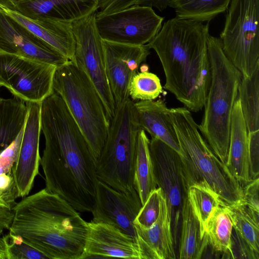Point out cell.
<instances>
[{
    "label": "cell",
    "mask_w": 259,
    "mask_h": 259,
    "mask_svg": "<svg viewBox=\"0 0 259 259\" xmlns=\"http://www.w3.org/2000/svg\"><path fill=\"white\" fill-rule=\"evenodd\" d=\"M45 146L40 164L46 189L76 210L91 212L96 201V159L62 98L56 92L41 102Z\"/></svg>",
    "instance_id": "cell-1"
},
{
    "label": "cell",
    "mask_w": 259,
    "mask_h": 259,
    "mask_svg": "<svg viewBox=\"0 0 259 259\" xmlns=\"http://www.w3.org/2000/svg\"><path fill=\"white\" fill-rule=\"evenodd\" d=\"M208 30V23L176 17L147 44L161 63L164 88L195 112L203 108L210 83Z\"/></svg>",
    "instance_id": "cell-2"
},
{
    "label": "cell",
    "mask_w": 259,
    "mask_h": 259,
    "mask_svg": "<svg viewBox=\"0 0 259 259\" xmlns=\"http://www.w3.org/2000/svg\"><path fill=\"white\" fill-rule=\"evenodd\" d=\"M9 233L49 259H80L88 222L65 200L46 188L14 205Z\"/></svg>",
    "instance_id": "cell-3"
},
{
    "label": "cell",
    "mask_w": 259,
    "mask_h": 259,
    "mask_svg": "<svg viewBox=\"0 0 259 259\" xmlns=\"http://www.w3.org/2000/svg\"><path fill=\"white\" fill-rule=\"evenodd\" d=\"M169 115L181 150L186 185H196L215 193L222 206L244 202L243 187L214 154L186 107L170 108Z\"/></svg>",
    "instance_id": "cell-4"
},
{
    "label": "cell",
    "mask_w": 259,
    "mask_h": 259,
    "mask_svg": "<svg viewBox=\"0 0 259 259\" xmlns=\"http://www.w3.org/2000/svg\"><path fill=\"white\" fill-rule=\"evenodd\" d=\"M207 45L211 80L198 128L216 156L225 164L231 115L242 75L225 55L220 38L209 34Z\"/></svg>",
    "instance_id": "cell-5"
},
{
    "label": "cell",
    "mask_w": 259,
    "mask_h": 259,
    "mask_svg": "<svg viewBox=\"0 0 259 259\" xmlns=\"http://www.w3.org/2000/svg\"><path fill=\"white\" fill-rule=\"evenodd\" d=\"M53 88L64 101L97 160L107 136L110 120L96 89L71 60L56 68Z\"/></svg>",
    "instance_id": "cell-6"
},
{
    "label": "cell",
    "mask_w": 259,
    "mask_h": 259,
    "mask_svg": "<svg viewBox=\"0 0 259 259\" xmlns=\"http://www.w3.org/2000/svg\"><path fill=\"white\" fill-rule=\"evenodd\" d=\"M140 128L134 101L129 97L116 107L107 136L96 160L99 180L124 192L135 189L134 171Z\"/></svg>",
    "instance_id": "cell-7"
},
{
    "label": "cell",
    "mask_w": 259,
    "mask_h": 259,
    "mask_svg": "<svg viewBox=\"0 0 259 259\" xmlns=\"http://www.w3.org/2000/svg\"><path fill=\"white\" fill-rule=\"evenodd\" d=\"M220 34L223 51L242 77L259 65V0H231Z\"/></svg>",
    "instance_id": "cell-8"
},
{
    "label": "cell",
    "mask_w": 259,
    "mask_h": 259,
    "mask_svg": "<svg viewBox=\"0 0 259 259\" xmlns=\"http://www.w3.org/2000/svg\"><path fill=\"white\" fill-rule=\"evenodd\" d=\"M96 12L72 22L75 50L71 61L94 85L110 121L116 106L106 76L102 39L96 25Z\"/></svg>",
    "instance_id": "cell-9"
},
{
    "label": "cell",
    "mask_w": 259,
    "mask_h": 259,
    "mask_svg": "<svg viewBox=\"0 0 259 259\" xmlns=\"http://www.w3.org/2000/svg\"><path fill=\"white\" fill-rule=\"evenodd\" d=\"M56 68L0 50V87L25 102H41L54 92Z\"/></svg>",
    "instance_id": "cell-10"
},
{
    "label": "cell",
    "mask_w": 259,
    "mask_h": 259,
    "mask_svg": "<svg viewBox=\"0 0 259 259\" xmlns=\"http://www.w3.org/2000/svg\"><path fill=\"white\" fill-rule=\"evenodd\" d=\"M163 19L151 7L134 5L109 14L96 16L95 22L103 40L143 45L149 43L158 34Z\"/></svg>",
    "instance_id": "cell-11"
},
{
    "label": "cell",
    "mask_w": 259,
    "mask_h": 259,
    "mask_svg": "<svg viewBox=\"0 0 259 259\" xmlns=\"http://www.w3.org/2000/svg\"><path fill=\"white\" fill-rule=\"evenodd\" d=\"M149 149L157 188L161 190L170 211L171 228L176 243L181 211L188 187L179 153L155 138H151Z\"/></svg>",
    "instance_id": "cell-12"
},
{
    "label": "cell",
    "mask_w": 259,
    "mask_h": 259,
    "mask_svg": "<svg viewBox=\"0 0 259 259\" xmlns=\"http://www.w3.org/2000/svg\"><path fill=\"white\" fill-rule=\"evenodd\" d=\"M105 71L116 107L129 98L128 87L150 53L148 45H131L102 39Z\"/></svg>",
    "instance_id": "cell-13"
},
{
    "label": "cell",
    "mask_w": 259,
    "mask_h": 259,
    "mask_svg": "<svg viewBox=\"0 0 259 259\" xmlns=\"http://www.w3.org/2000/svg\"><path fill=\"white\" fill-rule=\"evenodd\" d=\"M141 207L135 189L124 192L98 180L91 222L112 225L136 240L134 222Z\"/></svg>",
    "instance_id": "cell-14"
},
{
    "label": "cell",
    "mask_w": 259,
    "mask_h": 259,
    "mask_svg": "<svg viewBox=\"0 0 259 259\" xmlns=\"http://www.w3.org/2000/svg\"><path fill=\"white\" fill-rule=\"evenodd\" d=\"M28 113L24 126L20 151L12 169L17 190V197L29 194L38 174L40 156L39 140L41 131V102H26Z\"/></svg>",
    "instance_id": "cell-15"
},
{
    "label": "cell",
    "mask_w": 259,
    "mask_h": 259,
    "mask_svg": "<svg viewBox=\"0 0 259 259\" xmlns=\"http://www.w3.org/2000/svg\"><path fill=\"white\" fill-rule=\"evenodd\" d=\"M0 50L57 68L69 61L1 9Z\"/></svg>",
    "instance_id": "cell-16"
},
{
    "label": "cell",
    "mask_w": 259,
    "mask_h": 259,
    "mask_svg": "<svg viewBox=\"0 0 259 259\" xmlns=\"http://www.w3.org/2000/svg\"><path fill=\"white\" fill-rule=\"evenodd\" d=\"M142 259L136 240L116 227L102 223H88L83 252L80 259Z\"/></svg>",
    "instance_id": "cell-17"
},
{
    "label": "cell",
    "mask_w": 259,
    "mask_h": 259,
    "mask_svg": "<svg viewBox=\"0 0 259 259\" xmlns=\"http://www.w3.org/2000/svg\"><path fill=\"white\" fill-rule=\"evenodd\" d=\"M100 0H15L14 10L33 20L72 23L98 9Z\"/></svg>",
    "instance_id": "cell-18"
},
{
    "label": "cell",
    "mask_w": 259,
    "mask_h": 259,
    "mask_svg": "<svg viewBox=\"0 0 259 259\" xmlns=\"http://www.w3.org/2000/svg\"><path fill=\"white\" fill-rule=\"evenodd\" d=\"M142 259H175L170 211L162 193L159 217L150 228L134 223Z\"/></svg>",
    "instance_id": "cell-19"
},
{
    "label": "cell",
    "mask_w": 259,
    "mask_h": 259,
    "mask_svg": "<svg viewBox=\"0 0 259 259\" xmlns=\"http://www.w3.org/2000/svg\"><path fill=\"white\" fill-rule=\"evenodd\" d=\"M0 9L69 60H73L75 40L72 23L49 19L33 20L15 10L3 7Z\"/></svg>",
    "instance_id": "cell-20"
},
{
    "label": "cell",
    "mask_w": 259,
    "mask_h": 259,
    "mask_svg": "<svg viewBox=\"0 0 259 259\" xmlns=\"http://www.w3.org/2000/svg\"><path fill=\"white\" fill-rule=\"evenodd\" d=\"M225 164L242 187L252 180L250 169L248 132L238 98L231 115L229 145Z\"/></svg>",
    "instance_id": "cell-21"
},
{
    "label": "cell",
    "mask_w": 259,
    "mask_h": 259,
    "mask_svg": "<svg viewBox=\"0 0 259 259\" xmlns=\"http://www.w3.org/2000/svg\"><path fill=\"white\" fill-rule=\"evenodd\" d=\"M137 119L140 128L148 132L151 138L162 141L179 154L181 150L169 115L170 109L164 101H138L134 102Z\"/></svg>",
    "instance_id": "cell-22"
},
{
    "label": "cell",
    "mask_w": 259,
    "mask_h": 259,
    "mask_svg": "<svg viewBox=\"0 0 259 259\" xmlns=\"http://www.w3.org/2000/svg\"><path fill=\"white\" fill-rule=\"evenodd\" d=\"M227 207L236 234L240 254L246 258L258 259L259 212L244 202Z\"/></svg>",
    "instance_id": "cell-23"
},
{
    "label": "cell",
    "mask_w": 259,
    "mask_h": 259,
    "mask_svg": "<svg viewBox=\"0 0 259 259\" xmlns=\"http://www.w3.org/2000/svg\"><path fill=\"white\" fill-rule=\"evenodd\" d=\"M181 218L179 258H201L207 247V243L200 222L187 196L183 201Z\"/></svg>",
    "instance_id": "cell-24"
},
{
    "label": "cell",
    "mask_w": 259,
    "mask_h": 259,
    "mask_svg": "<svg viewBox=\"0 0 259 259\" xmlns=\"http://www.w3.org/2000/svg\"><path fill=\"white\" fill-rule=\"evenodd\" d=\"M233 224L228 208L219 205L210 213L204 227V235L207 246L224 255L225 258H235L232 238Z\"/></svg>",
    "instance_id": "cell-25"
},
{
    "label": "cell",
    "mask_w": 259,
    "mask_h": 259,
    "mask_svg": "<svg viewBox=\"0 0 259 259\" xmlns=\"http://www.w3.org/2000/svg\"><path fill=\"white\" fill-rule=\"evenodd\" d=\"M28 109L24 101L0 97V152L9 146L23 128Z\"/></svg>",
    "instance_id": "cell-26"
},
{
    "label": "cell",
    "mask_w": 259,
    "mask_h": 259,
    "mask_svg": "<svg viewBox=\"0 0 259 259\" xmlns=\"http://www.w3.org/2000/svg\"><path fill=\"white\" fill-rule=\"evenodd\" d=\"M150 140L141 129L138 134L134 186L142 206L151 192L157 188L149 149Z\"/></svg>",
    "instance_id": "cell-27"
},
{
    "label": "cell",
    "mask_w": 259,
    "mask_h": 259,
    "mask_svg": "<svg viewBox=\"0 0 259 259\" xmlns=\"http://www.w3.org/2000/svg\"><path fill=\"white\" fill-rule=\"evenodd\" d=\"M231 0H170L168 6L176 17L198 22H209L224 12Z\"/></svg>",
    "instance_id": "cell-28"
},
{
    "label": "cell",
    "mask_w": 259,
    "mask_h": 259,
    "mask_svg": "<svg viewBox=\"0 0 259 259\" xmlns=\"http://www.w3.org/2000/svg\"><path fill=\"white\" fill-rule=\"evenodd\" d=\"M237 98L248 133L259 131V65L249 77H242Z\"/></svg>",
    "instance_id": "cell-29"
},
{
    "label": "cell",
    "mask_w": 259,
    "mask_h": 259,
    "mask_svg": "<svg viewBox=\"0 0 259 259\" xmlns=\"http://www.w3.org/2000/svg\"><path fill=\"white\" fill-rule=\"evenodd\" d=\"M162 91L159 78L148 71L137 73L132 77L128 87V96L133 101L154 100Z\"/></svg>",
    "instance_id": "cell-30"
},
{
    "label": "cell",
    "mask_w": 259,
    "mask_h": 259,
    "mask_svg": "<svg viewBox=\"0 0 259 259\" xmlns=\"http://www.w3.org/2000/svg\"><path fill=\"white\" fill-rule=\"evenodd\" d=\"M187 196L204 231L205 224L210 213L215 208L221 205L220 201L212 191L196 185L188 187Z\"/></svg>",
    "instance_id": "cell-31"
},
{
    "label": "cell",
    "mask_w": 259,
    "mask_h": 259,
    "mask_svg": "<svg viewBox=\"0 0 259 259\" xmlns=\"http://www.w3.org/2000/svg\"><path fill=\"white\" fill-rule=\"evenodd\" d=\"M3 237L8 259H49L44 253L25 243L19 236L9 232Z\"/></svg>",
    "instance_id": "cell-32"
},
{
    "label": "cell",
    "mask_w": 259,
    "mask_h": 259,
    "mask_svg": "<svg viewBox=\"0 0 259 259\" xmlns=\"http://www.w3.org/2000/svg\"><path fill=\"white\" fill-rule=\"evenodd\" d=\"M162 191L157 188L151 192L142 206L134 223L144 228H150L157 221L160 212Z\"/></svg>",
    "instance_id": "cell-33"
},
{
    "label": "cell",
    "mask_w": 259,
    "mask_h": 259,
    "mask_svg": "<svg viewBox=\"0 0 259 259\" xmlns=\"http://www.w3.org/2000/svg\"><path fill=\"white\" fill-rule=\"evenodd\" d=\"M23 130L24 127L15 140L0 152V174H12V169L17 160L20 151Z\"/></svg>",
    "instance_id": "cell-34"
},
{
    "label": "cell",
    "mask_w": 259,
    "mask_h": 259,
    "mask_svg": "<svg viewBox=\"0 0 259 259\" xmlns=\"http://www.w3.org/2000/svg\"><path fill=\"white\" fill-rule=\"evenodd\" d=\"M250 175L252 180L258 178L259 131L248 133Z\"/></svg>",
    "instance_id": "cell-35"
},
{
    "label": "cell",
    "mask_w": 259,
    "mask_h": 259,
    "mask_svg": "<svg viewBox=\"0 0 259 259\" xmlns=\"http://www.w3.org/2000/svg\"><path fill=\"white\" fill-rule=\"evenodd\" d=\"M139 0H100L96 16H103L116 12L136 5Z\"/></svg>",
    "instance_id": "cell-36"
},
{
    "label": "cell",
    "mask_w": 259,
    "mask_h": 259,
    "mask_svg": "<svg viewBox=\"0 0 259 259\" xmlns=\"http://www.w3.org/2000/svg\"><path fill=\"white\" fill-rule=\"evenodd\" d=\"M244 203L254 211L259 212V178L251 180L243 186Z\"/></svg>",
    "instance_id": "cell-37"
},
{
    "label": "cell",
    "mask_w": 259,
    "mask_h": 259,
    "mask_svg": "<svg viewBox=\"0 0 259 259\" xmlns=\"http://www.w3.org/2000/svg\"><path fill=\"white\" fill-rule=\"evenodd\" d=\"M14 217L12 207L0 205V236L5 230H9Z\"/></svg>",
    "instance_id": "cell-38"
},
{
    "label": "cell",
    "mask_w": 259,
    "mask_h": 259,
    "mask_svg": "<svg viewBox=\"0 0 259 259\" xmlns=\"http://www.w3.org/2000/svg\"><path fill=\"white\" fill-rule=\"evenodd\" d=\"M170 0H139L136 5L154 7L160 11L164 10L168 6Z\"/></svg>",
    "instance_id": "cell-39"
},
{
    "label": "cell",
    "mask_w": 259,
    "mask_h": 259,
    "mask_svg": "<svg viewBox=\"0 0 259 259\" xmlns=\"http://www.w3.org/2000/svg\"><path fill=\"white\" fill-rule=\"evenodd\" d=\"M13 182V177L11 174L3 173L0 174V190L7 189Z\"/></svg>",
    "instance_id": "cell-40"
},
{
    "label": "cell",
    "mask_w": 259,
    "mask_h": 259,
    "mask_svg": "<svg viewBox=\"0 0 259 259\" xmlns=\"http://www.w3.org/2000/svg\"><path fill=\"white\" fill-rule=\"evenodd\" d=\"M0 259H8L6 245L3 237L0 236Z\"/></svg>",
    "instance_id": "cell-41"
},
{
    "label": "cell",
    "mask_w": 259,
    "mask_h": 259,
    "mask_svg": "<svg viewBox=\"0 0 259 259\" xmlns=\"http://www.w3.org/2000/svg\"><path fill=\"white\" fill-rule=\"evenodd\" d=\"M15 0H0V7L14 10Z\"/></svg>",
    "instance_id": "cell-42"
},
{
    "label": "cell",
    "mask_w": 259,
    "mask_h": 259,
    "mask_svg": "<svg viewBox=\"0 0 259 259\" xmlns=\"http://www.w3.org/2000/svg\"><path fill=\"white\" fill-rule=\"evenodd\" d=\"M148 66L146 64H143L140 68L141 72L148 71Z\"/></svg>",
    "instance_id": "cell-43"
},
{
    "label": "cell",
    "mask_w": 259,
    "mask_h": 259,
    "mask_svg": "<svg viewBox=\"0 0 259 259\" xmlns=\"http://www.w3.org/2000/svg\"><path fill=\"white\" fill-rule=\"evenodd\" d=\"M1 88V87H0Z\"/></svg>",
    "instance_id": "cell-44"
}]
</instances>
